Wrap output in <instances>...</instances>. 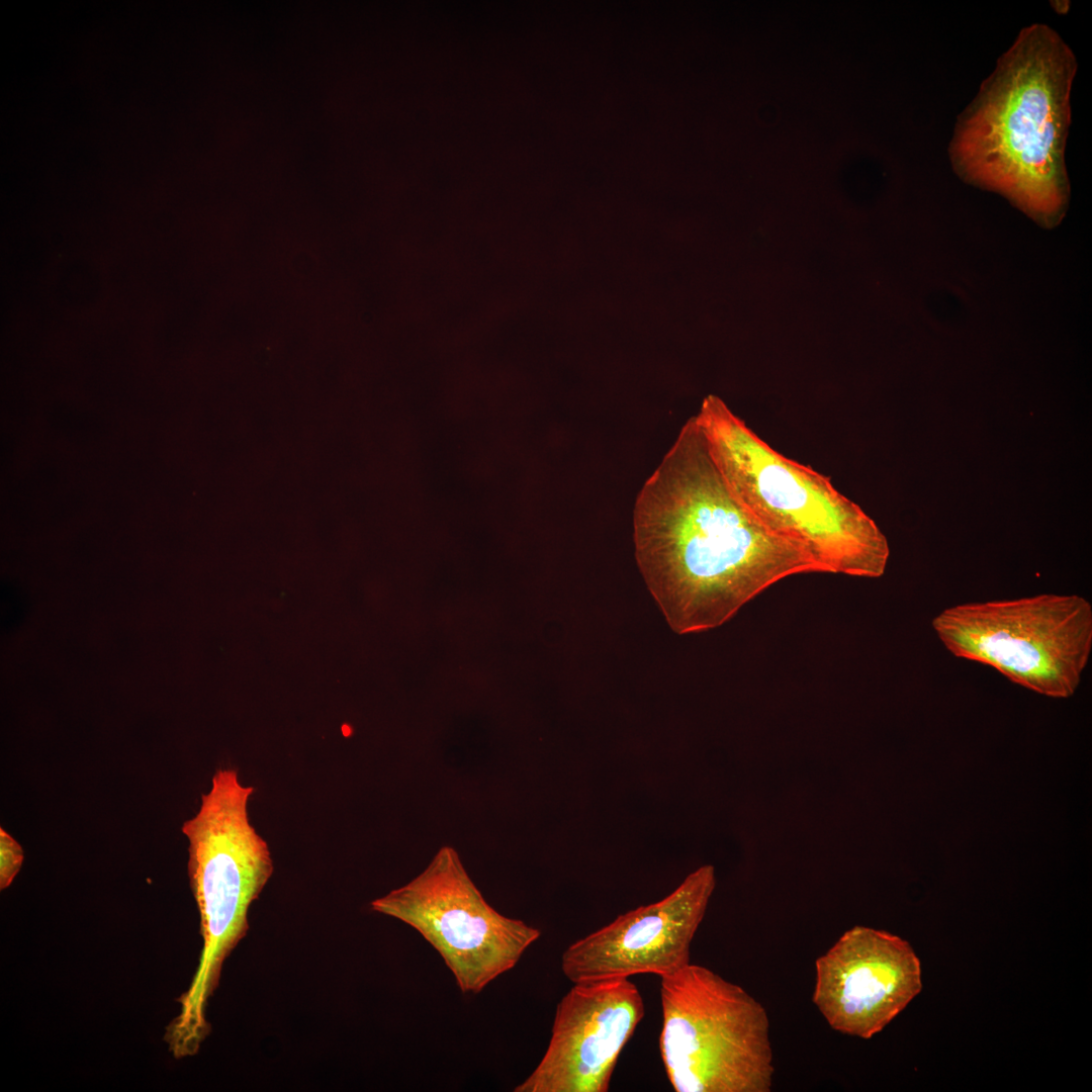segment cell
Instances as JSON below:
<instances>
[{
  "label": "cell",
  "mask_w": 1092,
  "mask_h": 1092,
  "mask_svg": "<svg viewBox=\"0 0 1092 1092\" xmlns=\"http://www.w3.org/2000/svg\"><path fill=\"white\" fill-rule=\"evenodd\" d=\"M633 539L646 585L678 634L723 625L785 577L821 572L735 497L695 417L640 489Z\"/></svg>",
  "instance_id": "obj_1"
},
{
  "label": "cell",
  "mask_w": 1092,
  "mask_h": 1092,
  "mask_svg": "<svg viewBox=\"0 0 1092 1092\" xmlns=\"http://www.w3.org/2000/svg\"><path fill=\"white\" fill-rule=\"evenodd\" d=\"M1074 53L1052 27L1020 30L960 115L949 146L956 173L994 191L1038 224L1063 219Z\"/></svg>",
  "instance_id": "obj_2"
},
{
  "label": "cell",
  "mask_w": 1092,
  "mask_h": 1092,
  "mask_svg": "<svg viewBox=\"0 0 1092 1092\" xmlns=\"http://www.w3.org/2000/svg\"><path fill=\"white\" fill-rule=\"evenodd\" d=\"M695 419L735 497L805 550L821 572L878 578L890 548L877 524L830 479L775 450L716 395Z\"/></svg>",
  "instance_id": "obj_3"
},
{
  "label": "cell",
  "mask_w": 1092,
  "mask_h": 1092,
  "mask_svg": "<svg viewBox=\"0 0 1092 1092\" xmlns=\"http://www.w3.org/2000/svg\"><path fill=\"white\" fill-rule=\"evenodd\" d=\"M253 787L235 769H218L196 815L186 820L190 887L200 916L203 946L189 989L178 999L179 1015L166 1040L179 1058L195 1055L209 1033L205 1010L222 964L249 929L248 911L273 874L267 842L251 825Z\"/></svg>",
  "instance_id": "obj_4"
},
{
  "label": "cell",
  "mask_w": 1092,
  "mask_h": 1092,
  "mask_svg": "<svg viewBox=\"0 0 1092 1092\" xmlns=\"http://www.w3.org/2000/svg\"><path fill=\"white\" fill-rule=\"evenodd\" d=\"M659 1051L676 1092H769L774 1064L763 1006L712 970L660 978Z\"/></svg>",
  "instance_id": "obj_5"
},
{
  "label": "cell",
  "mask_w": 1092,
  "mask_h": 1092,
  "mask_svg": "<svg viewBox=\"0 0 1092 1092\" xmlns=\"http://www.w3.org/2000/svg\"><path fill=\"white\" fill-rule=\"evenodd\" d=\"M932 628L953 656L1052 698L1074 695L1092 651V606L1078 595L960 604L937 614Z\"/></svg>",
  "instance_id": "obj_6"
},
{
  "label": "cell",
  "mask_w": 1092,
  "mask_h": 1092,
  "mask_svg": "<svg viewBox=\"0 0 1092 1092\" xmlns=\"http://www.w3.org/2000/svg\"><path fill=\"white\" fill-rule=\"evenodd\" d=\"M370 906L416 929L439 952L465 994L481 992L512 970L541 934L490 906L448 845L420 875Z\"/></svg>",
  "instance_id": "obj_7"
},
{
  "label": "cell",
  "mask_w": 1092,
  "mask_h": 1092,
  "mask_svg": "<svg viewBox=\"0 0 1092 1092\" xmlns=\"http://www.w3.org/2000/svg\"><path fill=\"white\" fill-rule=\"evenodd\" d=\"M715 885L714 867L702 866L660 901L619 915L574 941L561 957L564 976L576 984L677 972L690 964L691 943Z\"/></svg>",
  "instance_id": "obj_8"
},
{
  "label": "cell",
  "mask_w": 1092,
  "mask_h": 1092,
  "mask_svg": "<svg viewBox=\"0 0 1092 1092\" xmlns=\"http://www.w3.org/2000/svg\"><path fill=\"white\" fill-rule=\"evenodd\" d=\"M645 1013L629 979L576 983L556 1007L549 1044L515 1092H607Z\"/></svg>",
  "instance_id": "obj_9"
},
{
  "label": "cell",
  "mask_w": 1092,
  "mask_h": 1092,
  "mask_svg": "<svg viewBox=\"0 0 1092 1092\" xmlns=\"http://www.w3.org/2000/svg\"><path fill=\"white\" fill-rule=\"evenodd\" d=\"M813 1002L843 1034L870 1038L922 988L920 962L908 941L854 926L815 963Z\"/></svg>",
  "instance_id": "obj_10"
},
{
  "label": "cell",
  "mask_w": 1092,
  "mask_h": 1092,
  "mask_svg": "<svg viewBox=\"0 0 1092 1092\" xmlns=\"http://www.w3.org/2000/svg\"><path fill=\"white\" fill-rule=\"evenodd\" d=\"M23 849L4 828H0V889L10 886L21 869Z\"/></svg>",
  "instance_id": "obj_11"
}]
</instances>
